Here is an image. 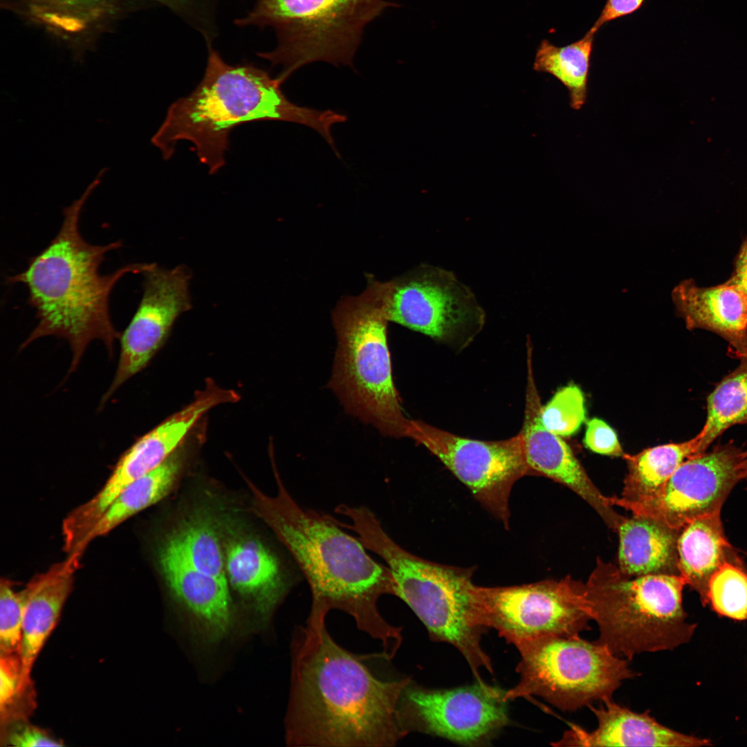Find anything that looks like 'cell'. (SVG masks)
<instances>
[{
    "label": "cell",
    "mask_w": 747,
    "mask_h": 747,
    "mask_svg": "<svg viewBox=\"0 0 747 747\" xmlns=\"http://www.w3.org/2000/svg\"><path fill=\"white\" fill-rule=\"evenodd\" d=\"M106 172L102 168L80 197L64 209L63 221L57 234L29 259L26 268L6 277L7 284L20 283L26 286L28 303L36 311L37 323L21 349L42 337L64 338L73 352L71 372L94 340L103 342L112 353L115 340L121 334L111 319V291L124 275L141 273L147 266L130 264L101 275L99 269L106 254L121 248L122 241L92 245L80 234L82 210Z\"/></svg>",
    "instance_id": "cell-3"
},
{
    "label": "cell",
    "mask_w": 747,
    "mask_h": 747,
    "mask_svg": "<svg viewBox=\"0 0 747 747\" xmlns=\"http://www.w3.org/2000/svg\"><path fill=\"white\" fill-rule=\"evenodd\" d=\"M672 298L688 329L718 334L738 358L747 353V295L730 279L711 287H699L693 279H686L673 289Z\"/></svg>",
    "instance_id": "cell-19"
},
{
    "label": "cell",
    "mask_w": 747,
    "mask_h": 747,
    "mask_svg": "<svg viewBox=\"0 0 747 747\" xmlns=\"http://www.w3.org/2000/svg\"><path fill=\"white\" fill-rule=\"evenodd\" d=\"M618 568L625 575H680L677 542L681 531L634 515L619 526Z\"/></svg>",
    "instance_id": "cell-23"
},
{
    "label": "cell",
    "mask_w": 747,
    "mask_h": 747,
    "mask_svg": "<svg viewBox=\"0 0 747 747\" xmlns=\"http://www.w3.org/2000/svg\"><path fill=\"white\" fill-rule=\"evenodd\" d=\"M405 437L436 456L485 509L508 527L512 488L528 475L519 432L505 440L480 441L409 420Z\"/></svg>",
    "instance_id": "cell-12"
},
{
    "label": "cell",
    "mask_w": 747,
    "mask_h": 747,
    "mask_svg": "<svg viewBox=\"0 0 747 747\" xmlns=\"http://www.w3.org/2000/svg\"><path fill=\"white\" fill-rule=\"evenodd\" d=\"M1 741L6 746L17 747L62 746L63 741L50 732L26 721H20L1 728Z\"/></svg>",
    "instance_id": "cell-34"
},
{
    "label": "cell",
    "mask_w": 747,
    "mask_h": 747,
    "mask_svg": "<svg viewBox=\"0 0 747 747\" xmlns=\"http://www.w3.org/2000/svg\"><path fill=\"white\" fill-rule=\"evenodd\" d=\"M520 679L506 692L508 701L539 696L564 712L611 700L624 680L638 675L626 659L580 636L541 638L517 647Z\"/></svg>",
    "instance_id": "cell-9"
},
{
    "label": "cell",
    "mask_w": 747,
    "mask_h": 747,
    "mask_svg": "<svg viewBox=\"0 0 747 747\" xmlns=\"http://www.w3.org/2000/svg\"><path fill=\"white\" fill-rule=\"evenodd\" d=\"M744 479L747 480V450L744 451Z\"/></svg>",
    "instance_id": "cell-39"
},
{
    "label": "cell",
    "mask_w": 747,
    "mask_h": 747,
    "mask_svg": "<svg viewBox=\"0 0 747 747\" xmlns=\"http://www.w3.org/2000/svg\"><path fill=\"white\" fill-rule=\"evenodd\" d=\"M163 4L173 12L176 13L183 10L190 0H156Z\"/></svg>",
    "instance_id": "cell-38"
},
{
    "label": "cell",
    "mask_w": 747,
    "mask_h": 747,
    "mask_svg": "<svg viewBox=\"0 0 747 747\" xmlns=\"http://www.w3.org/2000/svg\"><path fill=\"white\" fill-rule=\"evenodd\" d=\"M223 536L228 582L265 622L286 589L279 560L255 537L232 528Z\"/></svg>",
    "instance_id": "cell-21"
},
{
    "label": "cell",
    "mask_w": 747,
    "mask_h": 747,
    "mask_svg": "<svg viewBox=\"0 0 747 747\" xmlns=\"http://www.w3.org/2000/svg\"><path fill=\"white\" fill-rule=\"evenodd\" d=\"M730 279L747 295V239L742 243L736 257L735 269Z\"/></svg>",
    "instance_id": "cell-37"
},
{
    "label": "cell",
    "mask_w": 747,
    "mask_h": 747,
    "mask_svg": "<svg viewBox=\"0 0 747 747\" xmlns=\"http://www.w3.org/2000/svg\"><path fill=\"white\" fill-rule=\"evenodd\" d=\"M707 397V414L700 435L699 454L729 427L747 423V353Z\"/></svg>",
    "instance_id": "cell-29"
},
{
    "label": "cell",
    "mask_w": 747,
    "mask_h": 747,
    "mask_svg": "<svg viewBox=\"0 0 747 747\" xmlns=\"http://www.w3.org/2000/svg\"><path fill=\"white\" fill-rule=\"evenodd\" d=\"M540 416L544 425L560 436L576 432L586 420L584 397L575 385L560 389L553 398L542 407Z\"/></svg>",
    "instance_id": "cell-32"
},
{
    "label": "cell",
    "mask_w": 747,
    "mask_h": 747,
    "mask_svg": "<svg viewBox=\"0 0 747 747\" xmlns=\"http://www.w3.org/2000/svg\"><path fill=\"white\" fill-rule=\"evenodd\" d=\"M275 478V497L248 483L252 510L304 575L312 593L311 611L327 614L338 609L351 615L360 630L381 641L383 656L391 658L400 645L401 630L387 622L378 608L382 596L396 595L389 568L374 560L359 539L341 530L332 517L302 508L276 471Z\"/></svg>",
    "instance_id": "cell-2"
},
{
    "label": "cell",
    "mask_w": 747,
    "mask_h": 747,
    "mask_svg": "<svg viewBox=\"0 0 747 747\" xmlns=\"http://www.w3.org/2000/svg\"><path fill=\"white\" fill-rule=\"evenodd\" d=\"M744 451L729 442L683 462L653 497L629 502L609 497L613 506L681 531L692 520L720 513L728 495L744 479Z\"/></svg>",
    "instance_id": "cell-13"
},
{
    "label": "cell",
    "mask_w": 747,
    "mask_h": 747,
    "mask_svg": "<svg viewBox=\"0 0 747 747\" xmlns=\"http://www.w3.org/2000/svg\"><path fill=\"white\" fill-rule=\"evenodd\" d=\"M678 567L686 584L708 605V587L712 575L726 562L739 561L725 536L720 513L698 517L680 532Z\"/></svg>",
    "instance_id": "cell-24"
},
{
    "label": "cell",
    "mask_w": 747,
    "mask_h": 747,
    "mask_svg": "<svg viewBox=\"0 0 747 747\" xmlns=\"http://www.w3.org/2000/svg\"><path fill=\"white\" fill-rule=\"evenodd\" d=\"M141 274L143 292L129 324L120 335V353L112 383L103 402L142 370L163 344L178 316L191 308L188 268L167 270L147 264Z\"/></svg>",
    "instance_id": "cell-16"
},
{
    "label": "cell",
    "mask_w": 747,
    "mask_h": 747,
    "mask_svg": "<svg viewBox=\"0 0 747 747\" xmlns=\"http://www.w3.org/2000/svg\"><path fill=\"white\" fill-rule=\"evenodd\" d=\"M167 539L196 569L228 582L223 538L210 515L201 511L191 514Z\"/></svg>",
    "instance_id": "cell-28"
},
{
    "label": "cell",
    "mask_w": 747,
    "mask_h": 747,
    "mask_svg": "<svg viewBox=\"0 0 747 747\" xmlns=\"http://www.w3.org/2000/svg\"><path fill=\"white\" fill-rule=\"evenodd\" d=\"M390 5V0H257L236 23L275 30L276 46L258 56L282 67L277 78L283 84L312 62L352 66L365 28Z\"/></svg>",
    "instance_id": "cell-8"
},
{
    "label": "cell",
    "mask_w": 747,
    "mask_h": 747,
    "mask_svg": "<svg viewBox=\"0 0 747 747\" xmlns=\"http://www.w3.org/2000/svg\"><path fill=\"white\" fill-rule=\"evenodd\" d=\"M342 513L350 521L343 526L354 531L365 547L386 562L394 580L396 596L412 609L430 637L456 647L477 681H483L481 669L492 673L490 658L481 645L485 629L475 620L474 569L431 562L406 551L367 507L347 506Z\"/></svg>",
    "instance_id": "cell-5"
},
{
    "label": "cell",
    "mask_w": 747,
    "mask_h": 747,
    "mask_svg": "<svg viewBox=\"0 0 747 747\" xmlns=\"http://www.w3.org/2000/svg\"><path fill=\"white\" fill-rule=\"evenodd\" d=\"M645 0H607L598 18L589 29L596 33L605 24L631 15L638 10Z\"/></svg>",
    "instance_id": "cell-36"
},
{
    "label": "cell",
    "mask_w": 747,
    "mask_h": 747,
    "mask_svg": "<svg viewBox=\"0 0 747 747\" xmlns=\"http://www.w3.org/2000/svg\"><path fill=\"white\" fill-rule=\"evenodd\" d=\"M310 612L293 647L286 741L299 746H391L407 735L399 704L409 678L375 677Z\"/></svg>",
    "instance_id": "cell-1"
},
{
    "label": "cell",
    "mask_w": 747,
    "mask_h": 747,
    "mask_svg": "<svg viewBox=\"0 0 747 747\" xmlns=\"http://www.w3.org/2000/svg\"><path fill=\"white\" fill-rule=\"evenodd\" d=\"M238 399L233 390L208 382L191 403L138 438L121 455L102 488L66 516L68 530L75 536L84 537L124 488L158 467L176 451L203 414L216 405Z\"/></svg>",
    "instance_id": "cell-15"
},
{
    "label": "cell",
    "mask_w": 747,
    "mask_h": 747,
    "mask_svg": "<svg viewBox=\"0 0 747 747\" xmlns=\"http://www.w3.org/2000/svg\"><path fill=\"white\" fill-rule=\"evenodd\" d=\"M522 436L528 475L542 476L560 483L587 501L607 525L617 531L626 518L613 508L590 479L569 445L543 424L542 404L535 382L532 348L527 351V380Z\"/></svg>",
    "instance_id": "cell-17"
},
{
    "label": "cell",
    "mask_w": 747,
    "mask_h": 747,
    "mask_svg": "<svg viewBox=\"0 0 747 747\" xmlns=\"http://www.w3.org/2000/svg\"><path fill=\"white\" fill-rule=\"evenodd\" d=\"M708 605L719 615L747 620V571L741 562L724 563L710 578Z\"/></svg>",
    "instance_id": "cell-30"
},
{
    "label": "cell",
    "mask_w": 747,
    "mask_h": 747,
    "mask_svg": "<svg viewBox=\"0 0 747 747\" xmlns=\"http://www.w3.org/2000/svg\"><path fill=\"white\" fill-rule=\"evenodd\" d=\"M598 721L597 728L587 731L573 725L555 746H712L710 740L670 729L645 712H635L611 700L599 708L588 706Z\"/></svg>",
    "instance_id": "cell-20"
},
{
    "label": "cell",
    "mask_w": 747,
    "mask_h": 747,
    "mask_svg": "<svg viewBox=\"0 0 747 747\" xmlns=\"http://www.w3.org/2000/svg\"><path fill=\"white\" fill-rule=\"evenodd\" d=\"M82 555L77 553L51 566L28 582L30 595L24 615L19 649L20 690H34L30 677L34 663L55 627L69 596Z\"/></svg>",
    "instance_id": "cell-22"
},
{
    "label": "cell",
    "mask_w": 747,
    "mask_h": 747,
    "mask_svg": "<svg viewBox=\"0 0 747 747\" xmlns=\"http://www.w3.org/2000/svg\"><path fill=\"white\" fill-rule=\"evenodd\" d=\"M183 461L182 454L175 451L158 467L129 484L113 500L74 552L82 554L93 540L106 535L166 497L177 481Z\"/></svg>",
    "instance_id": "cell-25"
},
{
    "label": "cell",
    "mask_w": 747,
    "mask_h": 747,
    "mask_svg": "<svg viewBox=\"0 0 747 747\" xmlns=\"http://www.w3.org/2000/svg\"><path fill=\"white\" fill-rule=\"evenodd\" d=\"M28 583L16 591L12 582H0V655L19 654L24 615L30 595Z\"/></svg>",
    "instance_id": "cell-33"
},
{
    "label": "cell",
    "mask_w": 747,
    "mask_h": 747,
    "mask_svg": "<svg viewBox=\"0 0 747 747\" xmlns=\"http://www.w3.org/2000/svg\"><path fill=\"white\" fill-rule=\"evenodd\" d=\"M584 583L571 577L519 586H476L475 620L518 647L553 636H580L591 616Z\"/></svg>",
    "instance_id": "cell-10"
},
{
    "label": "cell",
    "mask_w": 747,
    "mask_h": 747,
    "mask_svg": "<svg viewBox=\"0 0 747 747\" xmlns=\"http://www.w3.org/2000/svg\"><path fill=\"white\" fill-rule=\"evenodd\" d=\"M584 443L586 448L598 454L615 456L625 454L615 431L598 418L587 422Z\"/></svg>",
    "instance_id": "cell-35"
},
{
    "label": "cell",
    "mask_w": 747,
    "mask_h": 747,
    "mask_svg": "<svg viewBox=\"0 0 747 747\" xmlns=\"http://www.w3.org/2000/svg\"><path fill=\"white\" fill-rule=\"evenodd\" d=\"M162 574L172 595L211 641L221 639L231 626L228 582L192 565L167 539L158 552Z\"/></svg>",
    "instance_id": "cell-18"
},
{
    "label": "cell",
    "mask_w": 747,
    "mask_h": 747,
    "mask_svg": "<svg viewBox=\"0 0 747 747\" xmlns=\"http://www.w3.org/2000/svg\"><path fill=\"white\" fill-rule=\"evenodd\" d=\"M700 435L688 441L649 448L629 455L625 454L628 472L620 499L638 502L655 495L686 459L699 454Z\"/></svg>",
    "instance_id": "cell-26"
},
{
    "label": "cell",
    "mask_w": 747,
    "mask_h": 747,
    "mask_svg": "<svg viewBox=\"0 0 747 747\" xmlns=\"http://www.w3.org/2000/svg\"><path fill=\"white\" fill-rule=\"evenodd\" d=\"M389 282L367 276L365 290L340 299L332 311L338 346L328 387L344 409L382 434L405 437L388 344Z\"/></svg>",
    "instance_id": "cell-6"
},
{
    "label": "cell",
    "mask_w": 747,
    "mask_h": 747,
    "mask_svg": "<svg viewBox=\"0 0 747 747\" xmlns=\"http://www.w3.org/2000/svg\"><path fill=\"white\" fill-rule=\"evenodd\" d=\"M207 46L202 80L190 95L169 106L151 139L165 160L173 156L178 142L188 141L209 174H215L225 164L231 131L242 124L264 120L307 126L338 151L331 129L346 122L347 116L293 103L277 77L252 65L229 64L212 45Z\"/></svg>",
    "instance_id": "cell-4"
},
{
    "label": "cell",
    "mask_w": 747,
    "mask_h": 747,
    "mask_svg": "<svg viewBox=\"0 0 747 747\" xmlns=\"http://www.w3.org/2000/svg\"><path fill=\"white\" fill-rule=\"evenodd\" d=\"M595 35L589 30L582 38L564 46L543 39L537 49L533 69L560 81L568 90L570 106L574 110H580L587 98Z\"/></svg>",
    "instance_id": "cell-27"
},
{
    "label": "cell",
    "mask_w": 747,
    "mask_h": 747,
    "mask_svg": "<svg viewBox=\"0 0 747 747\" xmlns=\"http://www.w3.org/2000/svg\"><path fill=\"white\" fill-rule=\"evenodd\" d=\"M685 584L681 575L629 576L598 559L583 589L597 641L627 661L688 643L696 625L687 622L683 607Z\"/></svg>",
    "instance_id": "cell-7"
},
{
    "label": "cell",
    "mask_w": 747,
    "mask_h": 747,
    "mask_svg": "<svg viewBox=\"0 0 747 747\" xmlns=\"http://www.w3.org/2000/svg\"><path fill=\"white\" fill-rule=\"evenodd\" d=\"M410 683L399 704L407 733L416 730L477 744L487 741L508 722L506 692L484 681L449 690L424 689Z\"/></svg>",
    "instance_id": "cell-14"
},
{
    "label": "cell",
    "mask_w": 747,
    "mask_h": 747,
    "mask_svg": "<svg viewBox=\"0 0 747 747\" xmlns=\"http://www.w3.org/2000/svg\"><path fill=\"white\" fill-rule=\"evenodd\" d=\"M21 669L19 654L0 655L1 728L27 720L35 708V691L21 692Z\"/></svg>",
    "instance_id": "cell-31"
},
{
    "label": "cell",
    "mask_w": 747,
    "mask_h": 747,
    "mask_svg": "<svg viewBox=\"0 0 747 747\" xmlns=\"http://www.w3.org/2000/svg\"><path fill=\"white\" fill-rule=\"evenodd\" d=\"M389 322L463 349L482 330L486 314L455 275L423 264L389 281Z\"/></svg>",
    "instance_id": "cell-11"
}]
</instances>
